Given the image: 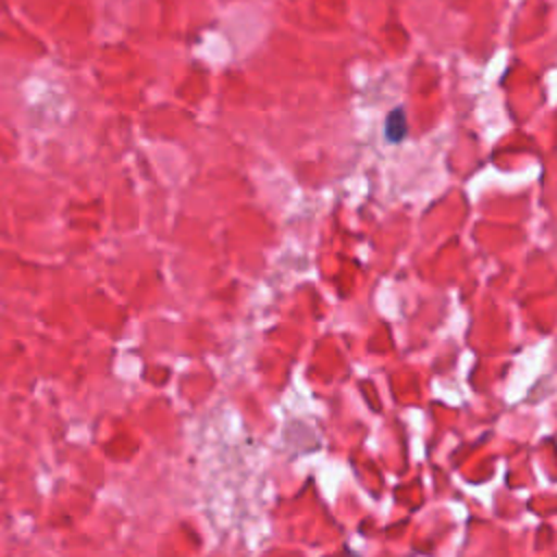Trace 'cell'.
<instances>
[{"instance_id": "obj_1", "label": "cell", "mask_w": 557, "mask_h": 557, "mask_svg": "<svg viewBox=\"0 0 557 557\" xmlns=\"http://www.w3.org/2000/svg\"><path fill=\"white\" fill-rule=\"evenodd\" d=\"M405 135H407V115L400 107H396L385 117V137L389 144H398L405 139Z\"/></svg>"}]
</instances>
